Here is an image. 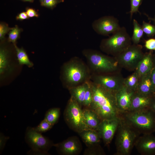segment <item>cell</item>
<instances>
[{
  "mask_svg": "<svg viewBox=\"0 0 155 155\" xmlns=\"http://www.w3.org/2000/svg\"><path fill=\"white\" fill-rule=\"evenodd\" d=\"M90 82L92 101L88 108L94 111L102 120L119 116L115 93L93 82Z\"/></svg>",
  "mask_w": 155,
  "mask_h": 155,
  "instance_id": "1",
  "label": "cell"
},
{
  "mask_svg": "<svg viewBox=\"0 0 155 155\" xmlns=\"http://www.w3.org/2000/svg\"><path fill=\"white\" fill-rule=\"evenodd\" d=\"M120 116L140 134L155 132V113L149 108L140 111H130Z\"/></svg>",
  "mask_w": 155,
  "mask_h": 155,
  "instance_id": "2",
  "label": "cell"
},
{
  "mask_svg": "<svg viewBox=\"0 0 155 155\" xmlns=\"http://www.w3.org/2000/svg\"><path fill=\"white\" fill-rule=\"evenodd\" d=\"M120 117V121L117 131L115 142L116 152L115 155H129L140 134Z\"/></svg>",
  "mask_w": 155,
  "mask_h": 155,
  "instance_id": "3",
  "label": "cell"
},
{
  "mask_svg": "<svg viewBox=\"0 0 155 155\" xmlns=\"http://www.w3.org/2000/svg\"><path fill=\"white\" fill-rule=\"evenodd\" d=\"M83 53L91 68L96 74H107L121 71L122 68L114 57H111L92 50H84Z\"/></svg>",
  "mask_w": 155,
  "mask_h": 155,
  "instance_id": "4",
  "label": "cell"
},
{
  "mask_svg": "<svg viewBox=\"0 0 155 155\" xmlns=\"http://www.w3.org/2000/svg\"><path fill=\"white\" fill-rule=\"evenodd\" d=\"M63 77L69 89L88 81L89 71L83 63L79 59L74 58L64 65Z\"/></svg>",
  "mask_w": 155,
  "mask_h": 155,
  "instance_id": "5",
  "label": "cell"
},
{
  "mask_svg": "<svg viewBox=\"0 0 155 155\" xmlns=\"http://www.w3.org/2000/svg\"><path fill=\"white\" fill-rule=\"evenodd\" d=\"M132 42L126 29L121 27L112 36L102 41L100 48L104 52L114 57L131 45Z\"/></svg>",
  "mask_w": 155,
  "mask_h": 155,
  "instance_id": "6",
  "label": "cell"
},
{
  "mask_svg": "<svg viewBox=\"0 0 155 155\" xmlns=\"http://www.w3.org/2000/svg\"><path fill=\"white\" fill-rule=\"evenodd\" d=\"M64 116L68 126L78 133L88 129L85 123L81 105L71 96L65 110Z\"/></svg>",
  "mask_w": 155,
  "mask_h": 155,
  "instance_id": "7",
  "label": "cell"
},
{
  "mask_svg": "<svg viewBox=\"0 0 155 155\" xmlns=\"http://www.w3.org/2000/svg\"><path fill=\"white\" fill-rule=\"evenodd\" d=\"M25 140L31 148L29 154L48 155V151L54 144L48 138L36 131L34 127H28L26 129Z\"/></svg>",
  "mask_w": 155,
  "mask_h": 155,
  "instance_id": "8",
  "label": "cell"
},
{
  "mask_svg": "<svg viewBox=\"0 0 155 155\" xmlns=\"http://www.w3.org/2000/svg\"><path fill=\"white\" fill-rule=\"evenodd\" d=\"M144 54L141 45L133 44L114 57L121 68L132 71L135 70Z\"/></svg>",
  "mask_w": 155,
  "mask_h": 155,
  "instance_id": "9",
  "label": "cell"
},
{
  "mask_svg": "<svg viewBox=\"0 0 155 155\" xmlns=\"http://www.w3.org/2000/svg\"><path fill=\"white\" fill-rule=\"evenodd\" d=\"M93 82L114 93L124 85V79L121 72L113 73L97 74L91 77Z\"/></svg>",
  "mask_w": 155,
  "mask_h": 155,
  "instance_id": "10",
  "label": "cell"
},
{
  "mask_svg": "<svg viewBox=\"0 0 155 155\" xmlns=\"http://www.w3.org/2000/svg\"><path fill=\"white\" fill-rule=\"evenodd\" d=\"M120 121V115L102 120L98 131L105 145H107L111 143L117 131Z\"/></svg>",
  "mask_w": 155,
  "mask_h": 155,
  "instance_id": "11",
  "label": "cell"
},
{
  "mask_svg": "<svg viewBox=\"0 0 155 155\" xmlns=\"http://www.w3.org/2000/svg\"><path fill=\"white\" fill-rule=\"evenodd\" d=\"M92 27L97 33L103 35L113 34L121 28L117 20L112 16L103 17L95 20Z\"/></svg>",
  "mask_w": 155,
  "mask_h": 155,
  "instance_id": "12",
  "label": "cell"
},
{
  "mask_svg": "<svg viewBox=\"0 0 155 155\" xmlns=\"http://www.w3.org/2000/svg\"><path fill=\"white\" fill-rule=\"evenodd\" d=\"M54 146L58 153L63 155H76L79 154L82 150V146L78 137L72 136L62 142L54 144Z\"/></svg>",
  "mask_w": 155,
  "mask_h": 155,
  "instance_id": "13",
  "label": "cell"
},
{
  "mask_svg": "<svg viewBox=\"0 0 155 155\" xmlns=\"http://www.w3.org/2000/svg\"><path fill=\"white\" fill-rule=\"evenodd\" d=\"M135 92L123 85L115 93L116 105L119 115L130 111L132 99Z\"/></svg>",
  "mask_w": 155,
  "mask_h": 155,
  "instance_id": "14",
  "label": "cell"
},
{
  "mask_svg": "<svg viewBox=\"0 0 155 155\" xmlns=\"http://www.w3.org/2000/svg\"><path fill=\"white\" fill-rule=\"evenodd\" d=\"M134 146L142 155L155 154V136L152 133L142 134L137 139Z\"/></svg>",
  "mask_w": 155,
  "mask_h": 155,
  "instance_id": "15",
  "label": "cell"
},
{
  "mask_svg": "<svg viewBox=\"0 0 155 155\" xmlns=\"http://www.w3.org/2000/svg\"><path fill=\"white\" fill-rule=\"evenodd\" d=\"M151 97L135 92L132 99L130 111H140L149 108Z\"/></svg>",
  "mask_w": 155,
  "mask_h": 155,
  "instance_id": "16",
  "label": "cell"
},
{
  "mask_svg": "<svg viewBox=\"0 0 155 155\" xmlns=\"http://www.w3.org/2000/svg\"><path fill=\"white\" fill-rule=\"evenodd\" d=\"M150 72L140 77L136 92L150 96L155 94V90L151 79Z\"/></svg>",
  "mask_w": 155,
  "mask_h": 155,
  "instance_id": "17",
  "label": "cell"
},
{
  "mask_svg": "<svg viewBox=\"0 0 155 155\" xmlns=\"http://www.w3.org/2000/svg\"><path fill=\"white\" fill-rule=\"evenodd\" d=\"M153 55L151 51L144 53L135 70L140 77L150 72L154 67Z\"/></svg>",
  "mask_w": 155,
  "mask_h": 155,
  "instance_id": "18",
  "label": "cell"
},
{
  "mask_svg": "<svg viewBox=\"0 0 155 155\" xmlns=\"http://www.w3.org/2000/svg\"><path fill=\"white\" fill-rule=\"evenodd\" d=\"M85 123L88 129L98 131L102 120L94 111L86 108L83 109Z\"/></svg>",
  "mask_w": 155,
  "mask_h": 155,
  "instance_id": "19",
  "label": "cell"
},
{
  "mask_svg": "<svg viewBox=\"0 0 155 155\" xmlns=\"http://www.w3.org/2000/svg\"><path fill=\"white\" fill-rule=\"evenodd\" d=\"M79 134L88 147L99 144L101 139L98 131L93 129L84 130Z\"/></svg>",
  "mask_w": 155,
  "mask_h": 155,
  "instance_id": "20",
  "label": "cell"
},
{
  "mask_svg": "<svg viewBox=\"0 0 155 155\" xmlns=\"http://www.w3.org/2000/svg\"><path fill=\"white\" fill-rule=\"evenodd\" d=\"M88 81L68 89L71 96L73 97L82 106H84L85 95Z\"/></svg>",
  "mask_w": 155,
  "mask_h": 155,
  "instance_id": "21",
  "label": "cell"
},
{
  "mask_svg": "<svg viewBox=\"0 0 155 155\" xmlns=\"http://www.w3.org/2000/svg\"><path fill=\"white\" fill-rule=\"evenodd\" d=\"M8 51L4 48H1L0 50V75H2L6 73L11 72L10 60Z\"/></svg>",
  "mask_w": 155,
  "mask_h": 155,
  "instance_id": "22",
  "label": "cell"
},
{
  "mask_svg": "<svg viewBox=\"0 0 155 155\" xmlns=\"http://www.w3.org/2000/svg\"><path fill=\"white\" fill-rule=\"evenodd\" d=\"M140 77L135 71L131 74L125 78L124 85L129 89L136 92L139 82Z\"/></svg>",
  "mask_w": 155,
  "mask_h": 155,
  "instance_id": "23",
  "label": "cell"
},
{
  "mask_svg": "<svg viewBox=\"0 0 155 155\" xmlns=\"http://www.w3.org/2000/svg\"><path fill=\"white\" fill-rule=\"evenodd\" d=\"M15 48L16 57L19 64L20 65H25L29 67L33 66V63L30 61L28 57L24 50L22 48H19L16 44Z\"/></svg>",
  "mask_w": 155,
  "mask_h": 155,
  "instance_id": "24",
  "label": "cell"
},
{
  "mask_svg": "<svg viewBox=\"0 0 155 155\" xmlns=\"http://www.w3.org/2000/svg\"><path fill=\"white\" fill-rule=\"evenodd\" d=\"M133 30L131 40L133 44H138L143 35L144 32L142 26L135 20H133Z\"/></svg>",
  "mask_w": 155,
  "mask_h": 155,
  "instance_id": "25",
  "label": "cell"
},
{
  "mask_svg": "<svg viewBox=\"0 0 155 155\" xmlns=\"http://www.w3.org/2000/svg\"><path fill=\"white\" fill-rule=\"evenodd\" d=\"M60 115V109L55 108L48 110L46 113L44 119L54 125L58 121Z\"/></svg>",
  "mask_w": 155,
  "mask_h": 155,
  "instance_id": "26",
  "label": "cell"
},
{
  "mask_svg": "<svg viewBox=\"0 0 155 155\" xmlns=\"http://www.w3.org/2000/svg\"><path fill=\"white\" fill-rule=\"evenodd\" d=\"M84 154L102 155H105V153L99 144H98L88 147L84 151Z\"/></svg>",
  "mask_w": 155,
  "mask_h": 155,
  "instance_id": "27",
  "label": "cell"
},
{
  "mask_svg": "<svg viewBox=\"0 0 155 155\" xmlns=\"http://www.w3.org/2000/svg\"><path fill=\"white\" fill-rule=\"evenodd\" d=\"M21 31V29L17 26L12 28L8 33V41L13 43L14 45L16 44Z\"/></svg>",
  "mask_w": 155,
  "mask_h": 155,
  "instance_id": "28",
  "label": "cell"
},
{
  "mask_svg": "<svg viewBox=\"0 0 155 155\" xmlns=\"http://www.w3.org/2000/svg\"><path fill=\"white\" fill-rule=\"evenodd\" d=\"M92 101V94L90 82L88 81L87 86L84 102V106L89 108Z\"/></svg>",
  "mask_w": 155,
  "mask_h": 155,
  "instance_id": "29",
  "label": "cell"
},
{
  "mask_svg": "<svg viewBox=\"0 0 155 155\" xmlns=\"http://www.w3.org/2000/svg\"><path fill=\"white\" fill-rule=\"evenodd\" d=\"M51 124L44 119L34 129L40 133H44L50 130L53 127Z\"/></svg>",
  "mask_w": 155,
  "mask_h": 155,
  "instance_id": "30",
  "label": "cell"
},
{
  "mask_svg": "<svg viewBox=\"0 0 155 155\" xmlns=\"http://www.w3.org/2000/svg\"><path fill=\"white\" fill-rule=\"evenodd\" d=\"M142 27L144 32L147 36H150L155 34V26L144 21Z\"/></svg>",
  "mask_w": 155,
  "mask_h": 155,
  "instance_id": "31",
  "label": "cell"
},
{
  "mask_svg": "<svg viewBox=\"0 0 155 155\" xmlns=\"http://www.w3.org/2000/svg\"><path fill=\"white\" fill-rule=\"evenodd\" d=\"M143 0H130L131 9L130 11L131 16L138 11L139 8Z\"/></svg>",
  "mask_w": 155,
  "mask_h": 155,
  "instance_id": "32",
  "label": "cell"
},
{
  "mask_svg": "<svg viewBox=\"0 0 155 155\" xmlns=\"http://www.w3.org/2000/svg\"><path fill=\"white\" fill-rule=\"evenodd\" d=\"M63 1V0H45L41 3V5L43 6L52 9Z\"/></svg>",
  "mask_w": 155,
  "mask_h": 155,
  "instance_id": "33",
  "label": "cell"
},
{
  "mask_svg": "<svg viewBox=\"0 0 155 155\" xmlns=\"http://www.w3.org/2000/svg\"><path fill=\"white\" fill-rule=\"evenodd\" d=\"M12 28L9 27L6 23L1 22L0 24V39L2 40L4 38L5 34L8 33Z\"/></svg>",
  "mask_w": 155,
  "mask_h": 155,
  "instance_id": "34",
  "label": "cell"
},
{
  "mask_svg": "<svg viewBox=\"0 0 155 155\" xmlns=\"http://www.w3.org/2000/svg\"><path fill=\"white\" fill-rule=\"evenodd\" d=\"M145 45L147 49L155 51V39L151 38L146 40Z\"/></svg>",
  "mask_w": 155,
  "mask_h": 155,
  "instance_id": "35",
  "label": "cell"
},
{
  "mask_svg": "<svg viewBox=\"0 0 155 155\" xmlns=\"http://www.w3.org/2000/svg\"><path fill=\"white\" fill-rule=\"evenodd\" d=\"M8 137L5 136L2 133L0 134V151H2L7 141L9 139Z\"/></svg>",
  "mask_w": 155,
  "mask_h": 155,
  "instance_id": "36",
  "label": "cell"
},
{
  "mask_svg": "<svg viewBox=\"0 0 155 155\" xmlns=\"http://www.w3.org/2000/svg\"><path fill=\"white\" fill-rule=\"evenodd\" d=\"M26 12L29 18H37L39 16L38 13L34 9L32 8H27Z\"/></svg>",
  "mask_w": 155,
  "mask_h": 155,
  "instance_id": "37",
  "label": "cell"
},
{
  "mask_svg": "<svg viewBox=\"0 0 155 155\" xmlns=\"http://www.w3.org/2000/svg\"><path fill=\"white\" fill-rule=\"evenodd\" d=\"M29 18L26 12H22L18 14L16 17L17 20H22Z\"/></svg>",
  "mask_w": 155,
  "mask_h": 155,
  "instance_id": "38",
  "label": "cell"
},
{
  "mask_svg": "<svg viewBox=\"0 0 155 155\" xmlns=\"http://www.w3.org/2000/svg\"><path fill=\"white\" fill-rule=\"evenodd\" d=\"M149 108L155 113V94L151 97Z\"/></svg>",
  "mask_w": 155,
  "mask_h": 155,
  "instance_id": "39",
  "label": "cell"
},
{
  "mask_svg": "<svg viewBox=\"0 0 155 155\" xmlns=\"http://www.w3.org/2000/svg\"><path fill=\"white\" fill-rule=\"evenodd\" d=\"M151 81L155 90V67H154L150 72Z\"/></svg>",
  "mask_w": 155,
  "mask_h": 155,
  "instance_id": "40",
  "label": "cell"
},
{
  "mask_svg": "<svg viewBox=\"0 0 155 155\" xmlns=\"http://www.w3.org/2000/svg\"><path fill=\"white\" fill-rule=\"evenodd\" d=\"M153 61L154 67H155V55H153Z\"/></svg>",
  "mask_w": 155,
  "mask_h": 155,
  "instance_id": "41",
  "label": "cell"
},
{
  "mask_svg": "<svg viewBox=\"0 0 155 155\" xmlns=\"http://www.w3.org/2000/svg\"><path fill=\"white\" fill-rule=\"evenodd\" d=\"M23 1H28L30 2H32L34 1V0H22Z\"/></svg>",
  "mask_w": 155,
  "mask_h": 155,
  "instance_id": "42",
  "label": "cell"
},
{
  "mask_svg": "<svg viewBox=\"0 0 155 155\" xmlns=\"http://www.w3.org/2000/svg\"><path fill=\"white\" fill-rule=\"evenodd\" d=\"M40 0V1L41 3H42V2H43L44 1H45V0Z\"/></svg>",
  "mask_w": 155,
  "mask_h": 155,
  "instance_id": "43",
  "label": "cell"
},
{
  "mask_svg": "<svg viewBox=\"0 0 155 155\" xmlns=\"http://www.w3.org/2000/svg\"><path fill=\"white\" fill-rule=\"evenodd\" d=\"M154 22H155V18L154 19Z\"/></svg>",
  "mask_w": 155,
  "mask_h": 155,
  "instance_id": "44",
  "label": "cell"
}]
</instances>
